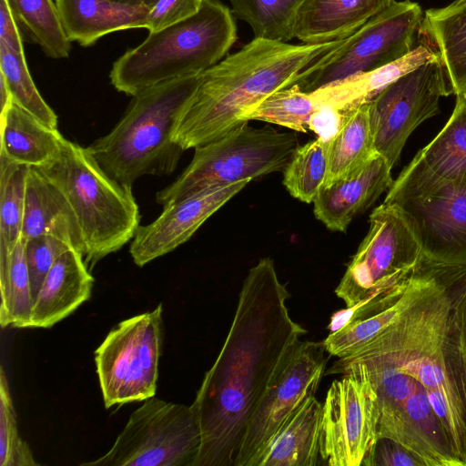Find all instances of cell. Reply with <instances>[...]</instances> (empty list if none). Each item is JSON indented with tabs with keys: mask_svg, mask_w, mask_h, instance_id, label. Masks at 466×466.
<instances>
[{
	"mask_svg": "<svg viewBox=\"0 0 466 466\" xmlns=\"http://www.w3.org/2000/svg\"><path fill=\"white\" fill-rule=\"evenodd\" d=\"M463 281L458 272L421 258L406 308L350 356L392 368L420 383L453 454L466 466V350L452 292Z\"/></svg>",
	"mask_w": 466,
	"mask_h": 466,
	"instance_id": "7a4b0ae2",
	"label": "cell"
},
{
	"mask_svg": "<svg viewBox=\"0 0 466 466\" xmlns=\"http://www.w3.org/2000/svg\"><path fill=\"white\" fill-rule=\"evenodd\" d=\"M304 0H229L232 12L254 37L288 42L294 38L298 10Z\"/></svg>",
	"mask_w": 466,
	"mask_h": 466,
	"instance_id": "4dcf8cb0",
	"label": "cell"
},
{
	"mask_svg": "<svg viewBox=\"0 0 466 466\" xmlns=\"http://www.w3.org/2000/svg\"><path fill=\"white\" fill-rule=\"evenodd\" d=\"M370 228L335 289L347 309L404 287L420 265V238L403 209L382 203L370 215Z\"/></svg>",
	"mask_w": 466,
	"mask_h": 466,
	"instance_id": "ba28073f",
	"label": "cell"
},
{
	"mask_svg": "<svg viewBox=\"0 0 466 466\" xmlns=\"http://www.w3.org/2000/svg\"><path fill=\"white\" fill-rule=\"evenodd\" d=\"M453 313L466 350V279L460 285L453 298Z\"/></svg>",
	"mask_w": 466,
	"mask_h": 466,
	"instance_id": "60d3db41",
	"label": "cell"
},
{
	"mask_svg": "<svg viewBox=\"0 0 466 466\" xmlns=\"http://www.w3.org/2000/svg\"><path fill=\"white\" fill-rule=\"evenodd\" d=\"M340 40L292 45L256 38L202 73L179 116L173 140L184 150L214 141L245 123L264 99L297 76Z\"/></svg>",
	"mask_w": 466,
	"mask_h": 466,
	"instance_id": "3957f363",
	"label": "cell"
},
{
	"mask_svg": "<svg viewBox=\"0 0 466 466\" xmlns=\"http://www.w3.org/2000/svg\"><path fill=\"white\" fill-rule=\"evenodd\" d=\"M23 39L38 45L53 59L66 58L71 41L64 30L55 0H6Z\"/></svg>",
	"mask_w": 466,
	"mask_h": 466,
	"instance_id": "83f0119b",
	"label": "cell"
},
{
	"mask_svg": "<svg viewBox=\"0 0 466 466\" xmlns=\"http://www.w3.org/2000/svg\"><path fill=\"white\" fill-rule=\"evenodd\" d=\"M201 76L161 82L133 96L114 128L86 147L103 171L129 189L143 176L170 175L185 151L173 140L175 127Z\"/></svg>",
	"mask_w": 466,
	"mask_h": 466,
	"instance_id": "277c9868",
	"label": "cell"
},
{
	"mask_svg": "<svg viewBox=\"0 0 466 466\" xmlns=\"http://www.w3.org/2000/svg\"><path fill=\"white\" fill-rule=\"evenodd\" d=\"M249 181L207 188L164 207L153 222L138 227L129 248L134 263L143 267L187 242Z\"/></svg>",
	"mask_w": 466,
	"mask_h": 466,
	"instance_id": "e0dca14e",
	"label": "cell"
},
{
	"mask_svg": "<svg viewBox=\"0 0 466 466\" xmlns=\"http://www.w3.org/2000/svg\"><path fill=\"white\" fill-rule=\"evenodd\" d=\"M236 39L229 9L218 0H203L195 15L149 32L140 45L115 61L110 82L133 96L161 82L201 74L218 63Z\"/></svg>",
	"mask_w": 466,
	"mask_h": 466,
	"instance_id": "5b68a950",
	"label": "cell"
},
{
	"mask_svg": "<svg viewBox=\"0 0 466 466\" xmlns=\"http://www.w3.org/2000/svg\"><path fill=\"white\" fill-rule=\"evenodd\" d=\"M421 29L437 46L454 94L466 96V0L427 10Z\"/></svg>",
	"mask_w": 466,
	"mask_h": 466,
	"instance_id": "4316f807",
	"label": "cell"
},
{
	"mask_svg": "<svg viewBox=\"0 0 466 466\" xmlns=\"http://www.w3.org/2000/svg\"><path fill=\"white\" fill-rule=\"evenodd\" d=\"M94 279L84 256L63 253L47 272L34 300L27 328L53 327L90 298Z\"/></svg>",
	"mask_w": 466,
	"mask_h": 466,
	"instance_id": "d6986e66",
	"label": "cell"
},
{
	"mask_svg": "<svg viewBox=\"0 0 466 466\" xmlns=\"http://www.w3.org/2000/svg\"><path fill=\"white\" fill-rule=\"evenodd\" d=\"M0 76L4 77L12 100L46 126L58 129V117L35 85L25 54H17L0 43Z\"/></svg>",
	"mask_w": 466,
	"mask_h": 466,
	"instance_id": "d6a6232c",
	"label": "cell"
},
{
	"mask_svg": "<svg viewBox=\"0 0 466 466\" xmlns=\"http://www.w3.org/2000/svg\"><path fill=\"white\" fill-rule=\"evenodd\" d=\"M295 134L245 122L223 137L195 147L193 158L177 178L158 191L166 207L207 188L283 171L299 147Z\"/></svg>",
	"mask_w": 466,
	"mask_h": 466,
	"instance_id": "52a82bcc",
	"label": "cell"
},
{
	"mask_svg": "<svg viewBox=\"0 0 466 466\" xmlns=\"http://www.w3.org/2000/svg\"><path fill=\"white\" fill-rule=\"evenodd\" d=\"M38 169L69 202L81 230L86 264H96L134 238L140 215L132 189L106 175L86 147L64 138L57 157Z\"/></svg>",
	"mask_w": 466,
	"mask_h": 466,
	"instance_id": "8992f818",
	"label": "cell"
},
{
	"mask_svg": "<svg viewBox=\"0 0 466 466\" xmlns=\"http://www.w3.org/2000/svg\"><path fill=\"white\" fill-rule=\"evenodd\" d=\"M325 353L323 341L300 339L288 350L248 420L234 466H249L285 419L316 394L329 360Z\"/></svg>",
	"mask_w": 466,
	"mask_h": 466,
	"instance_id": "5bb4252c",
	"label": "cell"
},
{
	"mask_svg": "<svg viewBox=\"0 0 466 466\" xmlns=\"http://www.w3.org/2000/svg\"><path fill=\"white\" fill-rule=\"evenodd\" d=\"M377 154L367 102L344 112L337 132L329 140V168L323 187L351 177Z\"/></svg>",
	"mask_w": 466,
	"mask_h": 466,
	"instance_id": "484cf974",
	"label": "cell"
},
{
	"mask_svg": "<svg viewBox=\"0 0 466 466\" xmlns=\"http://www.w3.org/2000/svg\"><path fill=\"white\" fill-rule=\"evenodd\" d=\"M322 403L309 395L282 422L249 466H315L320 459Z\"/></svg>",
	"mask_w": 466,
	"mask_h": 466,
	"instance_id": "ffe728a7",
	"label": "cell"
},
{
	"mask_svg": "<svg viewBox=\"0 0 466 466\" xmlns=\"http://www.w3.org/2000/svg\"><path fill=\"white\" fill-rule=\"evenodd\" d=\"M391 168L386 158L377 154L351 177L322 187L313 201L316 218L332 231L345 232L355 217L391 187Z\"/></svg>",
	"mask_w": 466,
	"mask_h": 466,
	"instance_id": "ac0fdd59",
	"label": "cell"
},
{
	"mask_svg": "<svg viewBox=\"0 0 466 466\" xmlns=\"http://www.w3.org/2000/svg\"><path fill=\"white\" fill-rule=\"evenodd\" d=\"M0 155L31 167L53 162L60 153L64 137L17 104L12 103L0 114Z\"/></svg>",
	"mask_w": 466,
	"mask_h": 466,
	"instance_id": "cb8c5ba5",
	"label": "cell"
},
{
	"mask_svg": "<svg viewBox=\"0 0 466 466\" xmlns=\"http://www.w3.org/2000/svg\"><path fill=\"white\" fill-rule=\"evenodd\" d=\"M24 240L32 297L35 300L49 269L56 259L71 248L52 236H38Z\"/></svg>",
	"mask_w": 466,
	"mask_h": 466,
	"instance_id": "d590c367",
	"label": "cell"
},
{
	"mask_svg": "<svg viewBox=\"0 0 466 466\" xmlns=\"http://www.w3.org/2000/svg\"><path fill=\"white\" fill-rule=\"evenodd\" d=\"M203 0H159L150 8L146 29L155 32L183 21L195 15Z\"/></svg>",
	"mask_w": 466,
	"mask_h": 466,
	"instance_id": "8d00e7d4",
	"label": "cell"
},
{
	"mask_svg": "<svg viewBox=\"0 0 466 466\" xmlns=\"http://www.w3.org/2000/svg\"><path fill=\"white\" fill-rule=\"evenodd\" d=\"M439 56L429 46L420 44L406 56L378 69L356 75L311 91L319 107L346 112L370 101L402 75Z\"/></svg>",
	"mask_w": 466,
	"mask_h": 466,
	"instance_id": "d4e9b609",
	"label": "cell"
},
{
	"mask_svg": "<svg viewBox=\"0 0 466 466\" xmlns=\"http://www.w3.org/2000/svg\"><path fill=\"white\" fill-rule=\"evenodd\" d=\"M12 96L10 90L4 79L3 76H0V102H1V111L5 109L12 103Z\"/></svg>",
	"mask_w": 466,
	"mask_h": 466,
	"instance_id": "b9f144b4",
	"label": "cell"
},
{
	"mask_svg": "<svg viewBox=\"0 0 466 466\" xmlns=\"http://www.w3.org/2000/svg\"><path fill=\"white\" fill-rule=\"evenodd\" d=\"M0 293L1 327L27 328L34 300L22 237L9 256L0 258Z\"/></svg>",
	"mask_w": 466,
	"mask_h": 466,
	"instance_id": "f1b7e54d",
	"label": "cell"
},
{
	"mask_svg": "<svg viewBox=\"0 0 466 466\" xmlns=\"http://www.w3.org/2000/svg\"><path fill=\"white\" fill-rule=\"evenodd\" d=\"M422 20V10L417 3L395 1L317 58L294 84L302 91L311 92L395 62L416 47L415 35Z\"/></svg>",
	"mask_w": 466,
	"mask_h": 466,
	"instance_id": "9c48e42d",
	"label": "cell"
},
{
	"mask_svg": "<svg viewBox=\"0 0 466 466\" xmlns=\"http://www.w3.org/2000/svg\"><path fill=\"white\" fill-rule=\"evenodd\" d=\"M361 466H423L420 461L400 443L379 437Z\"/></svg>",
	"mask_w": 466,
	"mask_h": 466,
	"instance_id": "74e56055",
	"label": "cell"
},
{
	"mask_svg": "<svg viewBox=\"0 0 466 466\" xmlns=\"http://www.w3.org/2000/svg\"><path fill=\"white\" fill-rule=\"evenodd\" d=\"M67 38L82 46L116 31L145 28L150 8L112 0H55Z\"/></svg>",
	"mask_w": 466,
	"mask_h": 466,
	"instance_id": "603a6c76",
	"label": "cell"
},
{
	"mask_svg": "<svg viewBox=\"0 0 466 466\" xmlns=\"http://www.w3.org/2000/svg\"><path fill=\"white\" fill-rule=\"evenodd\" d=\"M202 441L191 405L151 397L135 410L112 447L88 466H194Z\"/></svg>",
	"mask_w": 466,
	"mask_h": 466,
	"instance_id": "30bf717a",
	"label": "cell"
},
{
	"mask_svg": "<svg viewBox=\"0 0 466 466\" xmlns=\"http://www.w3.org/2000/svg\"><path fill=\"white\" fill-rule=\"evenodd\" d=\"M329 168V141L317 137L294 151L283 170V185L305 203L314 201L324 186Z\"/></svg>",
	"mask_w": 466,
	"mask_h": 466,
	"instance_id": "1f68e13d",
	"label": "cell"
},
{
	"mask_svg": "<svg viewBox=\"0 0 466 466\" xmlns=\"http://www.w3.org/2000/svg\"><path fill=\"white\" fill-rule=\"evenodd\" d=\"M395 0H304L299 6L294 36L303 44L342 40Z\"/></svg>",
	"mask_w": 466,
	"mask_h": 466,
	"instance_id": "7402d4cb",
	"label": "cell"
},
{
	"mask_svg": "<svg viewBox=\"0 0 466 466\" xmlns=\"http://www.w3.org/2000/svg\"><path fill=\"white\" fill-rule=\"evenodd\" d=\"M289 298L270 258L248 270L225 342L191 404L202 436L194 466H234L271 375L307 332L290 317Z\"/></svg>",
	"mask_w": 466,
	"mask_h": 466,
	"instance_id": "6da1fadb",
	"label": "cell"
},
{
	"mask_svg": "<svg viewBox=\"0 0 466 466\" xmlns=\"http://www.w3.org/2000/svg\"><path fill=\"white\" fill-rule=\"evenodd\" d=\"M160 303L152 311L120 321L95 351L106 408L155 396L162 350Z\"/></svg>",
	"mask_w": 466,
	"mask_h": 466,
	"instance_id": "8fae6325",
	"label": "cell"
},
{
	"mask_svg": "<svg viewBox=\"0 0 466 466\" xmlns=\"http://www.w3.org/2000/svg\"><path fill=\"white\" fill-rule=\"evenodd\" d=\"M114 2L136 6H147L152 8L159 0H112Z\"/></svg>",
	"mask_w": 466,
	"mask_h": 466,
	"instance_id": "7bdbcfd3",
	"label": "cell"
},
{
	"mask_svg": "<svg viewBox=\"0 0 466 466\" xmlns=\"http://www.w3.org/2000/svg\"><path fill=\"white\" fill-rule=\"evenodd\" d=\"M398 205L417 232L423 258L466 270V185L445 187Z\"/></svg>",
	"mask_w": 466,
	"mask_h": 466,
	"instance_id": "2e32d148",
	"label": "cell"
},
{
	"mask_svg": "<svg viewBox=\"0 0 466 466\" xmlns=\"http://www.w3.org/2000/svg\"><path fill=\"white\" fill-rule=\"evenodd\" d=\"M52 236L85 255V245L75 213L62 191L38 168L29 167L22 238Z\"/></svg>",
	"mask_w": 466,
	"mask_h": 466,
	"instance_id": "44dd1931",
	"label": "cell"
},
{
	"mask_svg": "<svg viewBox=\"0 0 466 466\" xmlns=\"http://www.w3.org/2000/svg\"><path fill=\"white\" fill-rule=\"evenodd\" d=\"M28 169L0 155V258L9 256L22 236Z\"/></svg>",
	"mask_w": 466,
	"mask_h": 466,
	"instance_id": "f546056e",
	"label": "cell"
},
{
	"mask_svg": "<svg viewBox=\"0 0 466 466\" xmlns=\"http://www.w3.org/2000/svg\"><path fill=\"white\" fill-rule=\"evenodd\" d=\"M28 444L18 432L16 413L4 367L0 369V466H35Z\"/></svg>",
	"mask_w": 466,
	"mask_h": 466,
	"instance_id": "e575fe53",
	"label": "cell"
},
{
	"mask_svg": "<svg viewBox=\"0 0 466 466\" xmlns=\"http://www.w3.org/2000/svg\"><path fill=\"white\" fill-rule=\"evenodd\" d=\"M319 108L311 92L302 91L297 84H293L264 99L246 116L245 122L259 120L294 131L307 132L308 122Z\"/></svg>",
	"mask_w": 466,
	"mask_h": 466,
	"instance_id": "836d02e7",
	"label": "cell"
},
{
	"mask_svg": "<svg viewBox=\"0 0 466 466\" xmlns=\"http://www.w3.org/2000/svg\"><path fill=\"white\" fill-rule=\"evenodd\" d=\"M344 112L331 107L322 106L313 113L308 122V129L315 132L319 137L329 141L337 132Z\"/></svg>",
	"mask_w": 466,
	"mask_h": 466,
	"instance_id": "ab89813d",
	"label": "cell"
},
{
	"mask_svg": "<svg viewBox=\"0 0 466 466\" xmlns=\"http://www.w3.org/2000/svg\"><path fill=\"white\" fill-rule=\"evenodd\" d=\"M340 374L322 403L320 459L329 466H361L379 438L376 390L359 365L333 364L324 375Z\"/></svg>",
	"mask_w": 466,
	"mask_h": 466,
	"instance_id": "7c38bea8",
	"label": "cell"
},
{
	"mask_svg": "<svg viewBox=\"0 0 466 466\" xmlns=\"http://www.w3.org/2000/svg\"><path fill=\"white\" fill-rule=\"evenodd\" d=\"M23 36L6 0H0V43L17 54H24Z\"/></svg>",
	"mask_w": 466,
	"mask_h": 466,
	"instance_id": "f35d334b",
	"label": "cell"
},
{
	"mask_svg": "<svg viewBox=\"0 0 466 466\" xmlns=\"http://www.w3.org/2000/svg\"><path fill=\"white\" fill-rule=\"evenodd\" d=\"M454 88L440 56L402 75L369 104L374 147L391 167L412 131L439 113Z\"/></svg>",
	"mask_w": 466,
	"mask_h": 466,
	"instance_id": "4fadbf2b",
	"label": "cell"
},
{
	"mask_svg": "<svg viewBox=\"0 0 466 466\" xmlns=\"http://www.w3.org/2000/svg\"><path fill=\"white\" fill-rule=\"evenodd\" d=\"M466 185V96H457L446 126L402 170L384 203L424 198L445 187Z\"/></svg>",
	"mask_w": 466,
	"mask_h": 466,
	"instance_id": "9a60e30c",
	"label": "cell"
}]
</instances>
